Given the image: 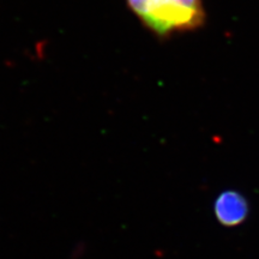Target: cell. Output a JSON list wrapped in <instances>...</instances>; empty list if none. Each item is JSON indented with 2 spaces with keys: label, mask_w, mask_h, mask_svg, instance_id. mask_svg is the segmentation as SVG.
Here are the masks:
<instances>
[{
  "label": "cell",
  "mask_w": 259,
  "mask_h": 259,
  "mask_svg": "<svg viewBox=\"0 0 259 259\" xmlns=\"http://www.w3.org/2000/svg\"><path fill=\"white\" fill-rule=\"evenodd\" d=\"M128 8L160 38L193 31L205 23L203 0H127Z\"/></svg>",
  "instance_id": "1"
},
{
  "label": "cell",
  "mask_w": 259,
  "mask_h": 259,
  "mask_svg": "<svg viewBox=\"0 0 259 259\" xmlns=\"http://www.w3.org/2000/svg\"><path fill=\"white\" fill-rule=\"evenodd\" d=\"M216 218L225 226H238L248 215L247 200L236 191H225L216 199L213 205Z\"/></svg>",
  "instance_id": "2"
}]
</instances>
